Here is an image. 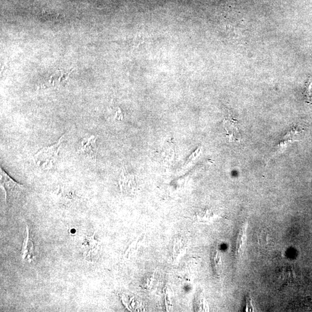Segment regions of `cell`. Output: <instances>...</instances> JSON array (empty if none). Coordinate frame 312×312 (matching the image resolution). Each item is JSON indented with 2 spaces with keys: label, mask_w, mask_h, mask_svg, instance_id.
Listing matches in <instances>:
<instances>
[{
  "label": "cell",
  "mask_w": 312,
  "mask_h": 312,
  "mask_svg": "<svg viewBox=\"0 0 312 312\" xmlns=\"http://www.w3.org/2000/svg\"><path fill=\"white\" fill-rule=\"evenodd\" d=\"M119 182L123 192L131 193L134 191L136 185L134 176L125 169H123L120 174Z\"/></svg>",
  "instance_id": "cell-4"
},
{
  "label": "cell",
  "mask_w": 312,
  "mask_h": 312,
  "mask_svg": "<svg viewBox=\"0 0 312 312\" xmlns=\"http://www.w3.org/2000/svg\"><path fill=\"white\" fill-rule=\"evenodd\" d=\"M224 128L229 135L230 140H236V134L238 133L236 128V120L234 119L232 116H229V118L224 120Z\"/></svg>",
  "instance_id": "cell-6"
},
{
  "label": "cell",
  "mask_w": 312,
  "mask_h": 312,
  "mask_svg": "<svg viewBox=\"0 0 312 312\" xmlns=\"http://www.w3.org/2000/svg\"><path fill=\"white\" fill-rule=\"evenodd\" d=\"M162 154L164 159L168 158L170 160H172L174 158L175 154L174 145L171 146V143H168V144L165 145L164 146L163 150H162Z\"/></svg>",
  "instance_id": "cell-7"
},
{
  "label": "cell",
  "mask_w": 312,
  "mask_h": 312,
  "mask_svg": "<svg viewBox=\"0 0 312 312\" xmlns=\"http://www.w3.org/2000/svg\"><path fill=\"white\" fill-rule=\"evenodd\" d=\"M27 238L25 240L24 246L22 251V258L23 260L31 262L34 260V247L33 242L31 238L28 229L27 228Z\"/></svg>",
  "instance_id": "cell-5"
},
{
  "label": "cell",
  "mask_w": 312,
  "mask_h": 312,
  "mask_svg": "<svg viewBox=\"0 0 312 312\" xmlns=\"http://www.w3.org/2000/svg\"><path fill=\"white\" fill-rule=\"evenodd\" d=\"M213 263L214 264V268H216V271H218L220 269L221 266V258L219 255V253L217 251H215L213 254Z\"/></svg>",
  "instance_id": "cell-10"
},
{
  "label": "cell",
  "mask_w": 312,
  "mask_h": 312,
  "mask_svg": "<svg viewBox=\"0 0 312 312\" xmlns=\"http://www.w3.org/2000/svg\"><path fill=\"white\" fill-rule=\"evenodd\" d=\"M64 136H61L56 144L41 149L34 155V161L38 167L45 170H50L55 167Z\"/></svg>",
  "instance_id": "cell-1"
},
{
  "label": "cell",
  "mask_w": 312,
  "mask_h": 312,
  "mask_svg": "<svg viewBox=\"0 0 312 312\" xmlns=\"http://www.w3.org/2000/svg\"><path fill=\"white\" fill-rule=\"evenodd\" d=\"M198 217H198V219H199L200 220L206 222H209V221H211L215 218V217H214L213 213L209 212V210H206L204 211V212H201V213Z\"/></svg>",
  "instance_id": "cell-8"
},
{
  "label": "cell",
  "mask_w": 312,
  "mask_h": 312,
  "mask_svg": "<svg viewBox=\"0 0 312 312\" xmlns=\"http://www.w3.org/2000/svg\"><path fill=\"white\" fill-rule=\"evenodd\" d=\"M259 243L260 245L264 246L268 244L269 235L265 231L260 232L258 236Z\"/></svg>",
  "instance_id": "cell-9"
},
{
  "label": "cell",
  "mask_w": 312,
  "mask_h": 312,
  "mask_svg": "<svg viewBox=\"0 0 312 312\" xmlns=\"http://www.w3.org/2000/svg\"><path fill=\"white\" fill-rule=\"evenodd\" d=\"M97 152L98 146L97 144V138L94 135L83 139L78 149V154L93 162L96 161Z\"/></svg>",
  "instance_id": "cell-3"
},
{
  "label": "cell",
  "mask_w": 312,
  "mask_h": 312,
  "mask_svg": "<svg viewBox=\"0 0 312 312\" xmlns=\"http://www.w3.org/2000/svg\"><path fill=\"white\" fill-rule=\"evenodd\" d=\"M0 176H1V185L5 193L6 204L12 202L20 197L25 190L24 185L19 184L13 180L1 168Z\"/></svg>",
  "instance_id": "cell-2"
}]
</instances>
